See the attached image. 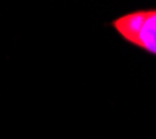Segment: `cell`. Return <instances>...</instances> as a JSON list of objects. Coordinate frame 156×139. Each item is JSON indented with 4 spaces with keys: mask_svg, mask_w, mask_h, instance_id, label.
Returning a JSON list of instances; mask_svg holds the SVG:
<instances>
[{
    "mask_svg": "<svg viewBox=\"0 0 156 139\" xmlns=\"http://www.w3.org/2000/svg\"><path fill=\"white\" fill-rule=\"evenodd\" d=\"M112 25L126 42L156 56V9L124 14L113 19Z\"/></svg>",
    "mask_w": 156,
    "mask_h": 139,
    "instance_id": "1",
    "label": "cell"
}]
</instances>
